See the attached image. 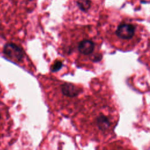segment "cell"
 I'll return each instance as SVG.
<instances>
[{
    "mask_svg": "<svg viewBox=\"0 0 150 150\" xmlns=\"http://www.w3.org/2000/svg\"><path fill=\"white\" fill-rule=\"evenodd\" d=\"M60 40L61 53L80 67L94 69L103 58L101 36L89 28L64 32Z\"/></svg>",
    "mask_w": 150,
    "mask_h": 150,
    "instance_id": "obj_2",
    "label": "cell"
},
{
    "mask_svg": "<svg viewBox=\"0 0 150 150\" xmlns=\"http://www.w3.org/2000/svg\"><path fill=\"white\" fill-rule=\"evenodd\" d=\"M77 5L79 8L84 12L87 11L91 6L90 0H78Z\"/></svg>",
    "mask_w": 150,
    "mask_h": 150,
    "instance_id": "obj_7",
    "label": "cell"
},
{
    "mask_svg": "<svg viewBox=\"0 0 150 150\" xmlns=\"http://www.w3.org/2000/svg\"><path fill=\"white\" fill-rule=\"evenodd\" d=\"M102 36L110 46L123 52L134 50L146 41L142 29L131 21H123L110 25Z\"/></svg>",
    "mask_w": 150,
    "mask_h": 150,
    "instance_id": "obj_4",
    "label": "cell"
},
{
    "mask_svg": "<svg viewBox=\"0 0 150 150\" xmlns=\"http://www.w3.org/2000/svg\"><path fill=\"white\" fill-rule=\"evenodd\" d=\"M9 119L5 107L0 105V143L6 135L9 128Z\"/></svg>",
    "mask_w": 150,
    "mask_h": 150,
    "instance_id": "obj_6",
    "label": "cell"
},
{
    "mask_svg": "<svg viewBox=\"0 0 150 150\" xmlns=\"http://www.w3.org/2000/svg\"><path fill=\"white\" fill-rule=\"evenodd\" d=\"M118 120L117 108L110 96L96 91L86 96L74 114L73 122L83 136L102 142L114 135Z\"/></svg>",
    "mask_w": 150,
    "mask_h": 150,
    "instance_id": "obj_1",
    "label": "cell"
},
{
    "mask_svg": "<svg viewBox=\"0 0 150 150\" xmlns=\"http://www.w3.org/2000/svg\"><path fill=\"white\" fill-rule=\"evenodd\" d=\"M4 52L13 61L21 62L24 58L23 51L21 47L14 43L7 44L4 49Z\"/></svg>",
    "mask_w": 150,
    "mask_h": 150,
    "instance_id": "obj_5",
    "label": "cell"
},
{
    "mask_svg": "<svg viewBox=\"0 0 150 150\" xmlns=\"http://www.w3.org/2000/svg\"><path fill=\"white\" fill-rule=\"evenodd\" d=\"M40 84L52 111L64 115L74 114L86 97L84 90L79 84L45 76L40 79Z\"/></svg>",
    "mask_w": 150,
    "mask_h": 150,
    "instance_id": "obj_3",
    "label": "cell"
},
{
    "mask_svg": "<svg viewBox=\"0 0 150 150\" xmlns=\"http://www.w3.org/2000/svg\"><path fill=\"white\" fill-rule=\"evenodd\" d=\"M1 91V86H0V92Z\"/></svg>",
    "mask_w": 150,
    "mask_h": 150,
    "instance_id": "obj_8",
    "label": "cell"
}]
</instances>
